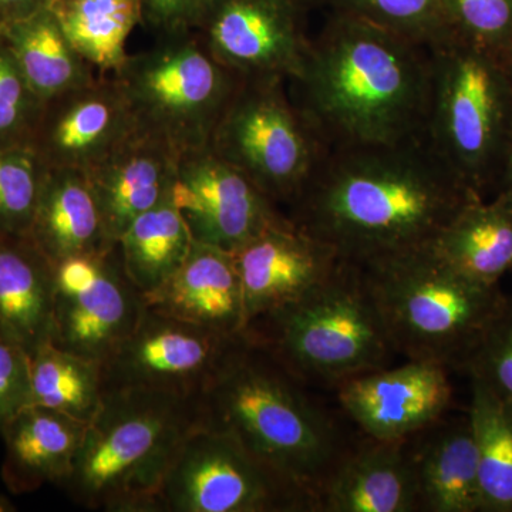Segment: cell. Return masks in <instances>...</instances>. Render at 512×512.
<instances>
[{"mask_svg": "<svg viewBox=\"0 0 512 512\" xmlns=\"http://www.w3.org/2000/svg\"><path fill=\"white\" fill-rule=\"evenodd\" d=\"M478 197L424 136L326 150L286 215L342 261L363 266L430 247Z\"/></svg>", "mask_w": 512, "mask_h": 512, "instance_id": "6da1fadb", "label": "cell"}, {"mask_svg": "<svg viewBox=\"0 0 512 512\" xmlns=\"http://www.w3.org/2000/svg\"><path fill=\"white\" fill-rule=\"evenodd\" d=\"M292 97L326 150L426 136L430 47L330 12L309 40Z\"/></svg>", "mask_w": 512, "mask_h": 512, "instance_id": "7a4b0ae2", "label": "cell"}, {"mask_svg": "<svg viewBox=\"0 0 512 512\" xmlns=\"http://www.w3.org/2000/svg\"><path fill=\"white\" fill-rule=\"evenodd\" d=\"M200 417L308 494L318 511L320 491L350 446L308 386L244 333L202 393Z\"/></svg>", "mask_w": 512, "mask_h": 512, "instance_id": "3957f363", "label": "cell"}, {"mask_svg": "<svg viewBox=\"0 0 512 512\" xmlns=\"http://www.w3.org/2000/svg\"><path fill=\"white\" fill-rule=\"evenodd\" d=\"M200 421V400L147 389L106 390L62 487L87 510L156 512L165 474Z\"/></svg>", "mask_w": 512, "mask_h": 512, "instance_id": "277c9868", "label": "cell"}, {"mask_svg": "<svg viewBox=\"0 0 512 512\" xmlns=\"http://www.w3.org/2000/svg\"><path fill=\"white\" fill-rule=\"evenodd\" d=\"M244 335L306 386L336 389L397 355L365 272L346 261L301 298L251 320Z\"/></svg>", "mask_w": 512, "mask_h": 512, "instance_id": "5b68a950", "label": "cell"}, {"mask_svg": "<svg viewBox=\"0 0 512 512\" xmlns=\"http://www.w3.org/2000/svg\"><path fill=\"white\" fill-rule=\"evenodd\" d=\"M360 268L394 352L450 370L466 369L507 296L458 274L429 247Z\"/></svg>", "mask_w": 512, "mask_h": 512, "instance_id": "8992f818", "label": "cell"}, {"mask_svg": "<svg viewBox=\"0 0 512 512\" xmlns=\"http://www.w3.org/2000/svg\"><path fill=\"white\" fill-rule=\"evenodd\" d=\"M426 138L484 198L497 190L512 140V86L493 53L448 37L430 47Z\"/></svg>", "mask_w": 512, "mask_h": 512, "instance_id": "52a82bcc", "label": "cell"}, {"mask_svg": "<svg viewBox=\"0 0 512 512\" xmlns=\"http://www.w3.org/2000/svg\"><path fill=\"white\" fill-rule=\"evenodd\" d=\"M113 76L138 130L165 141L178 156L210 144L242 80L194 32L157 37L151 49L128 55Z\"/></svg>", "mask_w": 512, "mask_h": 512, "instance_id": "ba28073f", "label": "cell"}, {"mask_svg": "<svg viewBox=\"0 0 512 512\" xmlns=\"http://www.w3.org/2000/svg\"><path fill=\"white\" fill-rule=\"evenodd\" d=\"M288 83L242 79L208 144L278 207L296 200L326 153Z\"/></svg>", "mask_w": 512, "mask_h": 512, "instance_id": "9c48e42d", "label": "cell"}, {"mask_svg": "<svg viewBox=\"0 0 512 512\" xmlns=\"http://www.w3.org/2000/svg\"><path fill=\"white\" fill-rule=\"evenodd\" d=\"M315 501L231 434L198 423L156 497V512H316Z\"/></svg>", "mask_w": 512, "mask_h": 512, "instance_id": "30bf717a", "label": "cell"}, {"mask_svg": "<svg viewBox=\"0 0 512 512\" xmlns=\"http://www.w3.org/2000/svg\"><path fill=\"white\" fill-rule=\"evenodd\" d=\"M53 268L50 340L103 365L133 332L146 308L143 295L124 271L117 244L96 254L64 259Z\"/></svg>", "mask_w": 512, "mask_h": 512, "instance_id": "8fae6325", "label": "cell"}, {"mask_svg": "<svg viewBox=\"0 0 512 512\" xmlns=\"http://www.w3.org/2000/svg\"><path fill=\"white\" fill-rule=\"evenodd\" d=\"M239 336L144 308L136 328L101 365L103 389H147L200 400Z\"/></svg>", "mask_w": 512, "mask_h": 512, "instance_id": "7c38bea8", "label": "cell"}, {"mask_svg": "<svg viewBox=\"0 0 512 512\" xmlns=\"http://www.w3.org/2000/svg\"><path fill=\"white\" fill-rule=\"evenodd\" d=\"M305 10L293 0H211L194 33L241 79L291 82L301 73L311 40L303 29Z\"/></svg>", "mask_w": 512, "mask_h": 512, "instance_id": "4fadbf2b", "label": "cell"}, {"mask_svg": "<svg viewBox=\"0 0 512 512\" xmlns=\"http://www.w3.org/2000/svg\"><path fill=\"white\" fill-rule=\"evenodd\" d=\"M171 200L192 239L234 252L284 215L210 146L180 154Z\"/></svg>", "mask_w": 512, "mask_h": 512, "instance_id": "5bb4252c", "label": "cell"}, {"mask_svg": "<svg viewBox=\"0 0 512 512\" xmlns=\"http://www.w3.org/2000/svg\"><path fill=\"white\" fill-rule=\"evenodd\" d=\"M447 366L407 360L336 387L339 406L363 436L407 440L446 416L453 400Z\"/></svg>", "mask_w": 512, "mask_h": 512, "instance_id": "9a60e30c", "label": "cell"}, {"mask_svg": "<svg viewBox=\"0 0 512 512\" xmlns=\"http://www.w3.org/2000/svg\"><path fill=\"white\" fill-rule=\"evenodd\" d=\"M136 130L116 77H97L43 104L32 148L47 167L89 171Z\"/></svg>", "mask_w": 512, "mask_h": 512, "instance_id": "2e32d148", "label": "cell"}, {"mask_svg": "<svg viewBox=\"0 0 512 512\" xmlns=\"http://www.w3.org/2000/svg\"><path fill=\"white\" fill-rule=\"evenodd\" d=\"M232 254L241 276L247 325L323 284L342 264L335 249L286 214Z\"/></svg>", "mask_w": 512, "mask_h": 512, "instance_id": "e0dca14e", "label": "cell"}, {"mask_svg": "<svg viewBox=\"0 0 512 512\" xmlns=\"http://www.w3.org/2000/svg\"><path fill=\"white\" fill-rule=\"evenodd\" d=\"M143 298L151 311L222 335L239 336L247 328L235 256L212 245L194 241L183 265Z\"/></svg>", "mask_w": 512, "mask_h": 512, "instance_id": "ac0fdd59", "label": "cell"}, {"mask_svg": "<svg viewBox=\"0 0 512 512\" xmlns=\"http://www.w3.org/2000/svg\"><path fill=\"white\" fill-rule=\"evenodd\" d=\"M319 511H420L409 439L349 446L320 491Z\"/></svg>", "mask_w": 512, "mask_h": 512, "instance_id": "d6986e66", "label": "cell"}, {"mask_svg": "<svg viewBox=\"0 0 512 512\" xmlns=\"http://www.w3.org/2000/svg\"><path fill=\"white\" fill-rule=\"evenodd\" d=\"M178 153L160 138L136 130L128 140L86 171L96 192L111 241L173 190Z\"/></svg>", "mask_w": 512, "mask_h": 512, "instance_id": "ffe728a7", "label": "cell"}, {"mask_svg": "<svg viewBox=\"0 0 512 512\" xmlns=\"http://www.w3.org/2000/svg\"><path fill=\"white\" fill-rule=\"evenodd\" d=\"M409 441L420 511L481 512L477 447L468 412L447 413Z\"/></svg>", "mask_w": 512, "mask_h": 512, "instance_id": "44dd1931", "label": "cell"}, {"mask_svg": "<svg viewBox=\"0 0 512 512\" xmlns=\"http://www.w3.org/2000/svg\"><path fill=\"white\" fill-rule=\"evenodd\" d=\"M89 421L29 404L0 430L5 441L2 478L13 494L66 483Z\"/></svg>", "mask_w": 512, "mask_h": 512, "instance_id": "7402d4cb", "label": "cell"}, {"mask_svg": "<svg viewBox=\"0 0 512 512\" xmlns=\"http://www.w3.org/2000/svg\"><path fill=\"white\" fill-rule=\"evenodd\" d=\"M28 238L53 266L116 245L86 171L49 167Z\"/></svg>", "mask_w": 512, "mask_h": 512, "instance_id": "603a6c76", "label": "cell"}, {"mask_svg": "<svg viewBox=\"0 0 512 512\" xmlns=\"http://www.w3.org/2000/svg\"><path fill=\"white\" fill-rule=\"evenodd\" d=\"M55 268L28 237L0 232V330L29 355L52 338Z\"/></svg>", "mask_w": 512, "mask_h": 512, "instance_id": "cb8c5ba5", "label": "cell"}, {"mask_svg": "<svg viewBox=\"0 0 512 512\" xmlns=\"http://www.w3.org/2000/svg\"><path fill=\"white\" fill-rule=\"evenodd\" d=\"M429 248L471 281L498 285L512 269V201L501 194L491 202L474 198L441 229Z\"/></svg>", "mask_w": 512, "mask_h": 512, "instance_id": "d4e9b609", "label": "cell"}, {"mask_svg": "<svg viewBox=\"0 0 512 512\" xmlns=\"http://www.w3.org/2000/svg\"><path fill=\"white\" fill-rule=\"evenodd\" d=\"M0 35L43 103L97 79L50 8L0 26Z\"/></svg>", "mask_w": 512, "mask_h": 512, "instance_id": "484cf974", "label": "cell"}, {"mask_svg": "<svg viewBox=\"0 0 512 512\" xmlns=\"http://www.w3.org/2000/svg\"><path fill=\"white\" fill-rule=\"evenodd\" d=\"M192 244L190 229L170 194L126 229L117 248L128 278L146 296L183 265Z\"/></svg>", "mask_w": 512, "mask_h": 512, "instance_id": "4316f807", "label": "cell"}, {"mask_svg": "<svg viewBox=\"0 0 512 512\" xmlns=\"http://www.w3.org/2000/svg\"><path fill=\"white\" fill-rule=\"evenodd\" d=\"M468 406L480 473L481 512H512V400L468 375Z\"/></svg>", "mask_w": 512, "mask_h": 512, "instance_id": "83f0119b", "label": "cell"}, {"mask_svg": "<svg viewBox=\"0 0 512 512\" xmlns=\"http://www.w3.org/2000/svg\"><path fill=\"white\" fill-rule=\"evenodd\" d=\"M50 10L74 49L103 74L119 72L128 36L143 26L140 0H53Z\"/></svg>", "mask_w": 512, "mask_h": 512, "instance_id": "f1b7e54d", "label": "cell"}, {"mask_svg": "<svg viewBox=\"0 0 512 512\" xmlns=\"http://www.w3.org/2000/svg\"><path fill=\"white\" fill-rule=\"evenodd\" d=\"M32 404L90 421L103 400L101 363L47 340L30 355Z\"/></svg>", "mask_w": 512, "mask_h": 512, "instance_id": "f546056e", "label": "cell"}, {"mask_svg": "<svg viewBox=\"0 0 512 512\" xmlns=\"http://www.w3.org/2000/svg\"><path fill=\"white\" fill-rule=\"evenodd\" d=\"M332 12L345 13L372 25L433 47L447 40L441 0H320Z\"/></svg>", "mask_w": 512, "mask_h": 512, "instance_id": "4dcf8cb0", "label": "cell"}, {"mask_svg": "<svg viewBox=\"0 0 512 512\" xmlns=\"http://www.w3.org/2000/svg\"><path fill=\"white\" fill-rule=\"evenodd\" d=\"M49 167L32 147L0 150V232L29 237Z\"/></svg>", "mask_w": 512, "mask_h": 512, "instance_id": "1f68e13d", "label": "cell"}, {"mask_svg": "<svg viewBox=\"0 0 512 512\" xmlns=\"http://www.w3.org/2000/svg\"><path fill=\"white\" fill-rule=\"evenodd\" d=\"M448 35L500 59L512 46V0H441Z\"/></svg>", "mask_w": 512, "mask_h": 512, "instance_id": "d6a6232c", "label": "cell"}, {"mask_svg": "<svg viewBox=\"0 0 512 512\" xmlns=\"http://www.w3.org/2000/svg\"><path fill=\"white\" fill-rule=\"evenodd\" d=\"M43 104L0 35V150L32 147Z\"/></svg>", "mask_w": 512, "mask_h": 512, "instance_id": "836d02e7", "label": "cell"}, {"mask_svg": "<svg viewBox=\"0 0 512 512\" xmlns=\"http://www.w3.org/2000/svg\"><path fill=\"white\" fill-rule=\"evenodd\" d=\"M464 372L481 377L512 400V296H505Z\"/></svg>", "mask_w": 512, "mask_h": 512, "instance_id": "e575fe53", "label": "cell"}, {"mask_svg": "<svg viewBox=\"0 0 512 512\" xmlns=\"http://www.w3.org/2000/svg\"><path fill=\"white\" fill-rule=\"evenodd\" d=\"M32 404L30 355L0 330V430Z\"/></svg>", "mask_w": 512, "mask_h": 512, "instance_id": "d590c367", "label": "cell"}, {"mask_svg": "<svg viewBox=\"0 0 512 512\" xmlns=\"http://www.w3.org/2000/svg\"><path fill=\"white\" fill-rule=\"evenodd\" d=\"M211 0H140L143 26L157 37L194 32Z\"/></svg>", "mask_w": 512, "mask_h": 512, "instance_id": "8d00e7d4", "label": "cell"}, {"mask_svg": "<svg viewBox=\"0 0 512 512\" xmlns=\"http://www.w3.org/2000/svg\"><path fill=\"white\" fill-rule=\"evenodd\" d=\"M53 0H0V26L49 9Z\"/></svg>", "mask_w": 512, "mask_h": 512, "instance_id": "74e56055", "label": "cell"}, {"mask_svg": "<svg viewBox=\"0 0 512 512\" xmlns=\"http://www.w3.org/2000/svg\"><path fill=\"white\" fill-rule=\"evenodd\" d=\"M497 194L504 195L512 201V140L508 147L507 157L501 173L500 183H498Z\"/></svg>", "mask_w": 512, "mask_h": 512, "instance_id": "f35d334b", "label": "cell"}, {"mask_svg": "<svg viewBox=\"0 0 512 512\" xmlns=\"http://www.w3.org/2000/svg\"><path fill=\"white\" fill-rule=\"evenodd\" d=\"M501 63H503L505 73H507L508 79H510L512 86V46L503 56L500 57Z\"/></svg>", "mask_w": 512, "mask_h": 512, "instance_id": "ab89813d", "label": "cell"}, {"mask_svg": "<svg viewBox=\"0 0 512 512\" xmlns=\"http://www.w3.org/2000/svg\"><path fill=\"white\" fill-rule=\"evenodd\" d=\"M12 511H16L15 504H13L6 495L0 494V512Z\"/></svg>", "mask_w": 512, "mask_h": 512, "instance_id": "60d3db41", "label": "cell"}, {"mask_svg": "<svg viewBox=\"0 0 512 512\" xmlns=\"http://www.w3.org/2000/svg\"><path fill=\"white\" fill-rule=\"evenodd\" d=\"M296 5L301 6L303 9H308L309 6L315 5V3H319L320 0H293Z\"/></svg>", "mask_w": 512, "mask_h": 512, "instance_id": "b9f144b4", "label": "cell"}]
</instances>
